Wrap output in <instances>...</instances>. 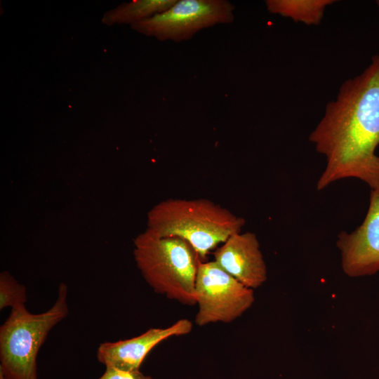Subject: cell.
<instances>
[{
    "instance_id": "obj_5",
    "label": "cell",
    "mask_w": 379,
    "mask_h": 379,
    "mask_svg": "<svg viewBox=\"0 0 379 379\" xmlns=\"http://www.w3.org/2000/svg\"><path fill=\"white\" fill-rule=\"evenodd\" d=\"M195 294L198 311L194 321L199 326L230 323L246 312L255 301L253 290L240 283L214 260L200 262Z\"/></svg>"
},
{
    "instance_id": "obj_13",
    "label": "cell",
    "mask_w": 379,
    "mask_h": 379,
    "mask_svg": "<svg viewBox=\"0 0 379 379\" xmlns=\"http://www.w3.org/2000/svg\"><path fill=\"white\" fill-rule=\"evenodd\" d=\"M98 379H154L150 375L143 374L140 370L126 371L114 367L107 366L102 375Z\"/></svg>"
},
{
    "instance_id": "obj_3",
    "label": "cell",
    "mask_w": 379,
    "mask_h": 379,
    "mask_svg": "<svg viewBox=\"0 0 379 379\" xmlns=\"http://www.w3.org/2000/svg\"><path fill=\"white\" fill-rule=\"evenodd\" d=\"M133 255L154 292L184 305L197 304L196 277L202 260L187 241L147 229L135 238Z\"/></svg>"
},
{
    "instance_id": "obj_1",
    "label": "cell",
    "mask_w": 379,
    "mask_h": 379,
    "mask_svg": "<svg viewBox=\"0 0 379 379\" xmlns=\"http://www.w3.org/2000/svg\"><path fill=\"white\" fill-rule=\"evenodd\" d=\"M309 140L326 161L317 182L319 191L345 178L379 188V54L342 84Z\"/></svg>"
},
{
    "instance_id": "obj_11",
    "label": "cell",
    "mask_w": 379,
    "mask_h": 379,
    "mask_svg": "<svg viewBox=\"0 0 379 379\" xmlns=\"http://www.w3.org/2000/svg\"><path fill=\"white\" fill-rule=\"evenodd\" d=\"M177 0H135L124 3L104 15L107 25L128 23L131 25L162 13L171 7Z\"/></svg>"
},
{
    "instance_id": "obj_12",
    "label": "cell",
    "mask_w": 379,
    "mask_h": 379,
    "mask_svg": "<svg viewBox=\"0 0 379 379\" xmlns=\"http://www.w3.org/2000/svg\"><path fill=\"white\" fill-rule=\"evenodd\" d=\"M27 302L26 287L19 284L9 272L0 274V310L25 305Z\"/></svg>"
},
{
    "instance_id": "obj_15",
    "label": "cell",
    "mask_w": 379,
    "mask_h": 379,
    "mask_svg": "<svg viewBox=\"0 0 379 379\" xmlns=\"http://www.w3.org/2000/svg\"><path fill=\"white\" fill-rule=\"evenodd\" d=\"M376 4H377L378 7L379 8V0L376 1Z\"/></svg>"
},
{
    "instance_id": "obj_14",
    "label": "cell",
    "mask_w": 379,
    "mask_h": 379,
    "mask_svg": "<svg viewBox=\"0 0 379 379\" xmlns=\"http://www.w3.org/2000/svg\"><path fill=\"white\" fill-rule=\"evenodd\" d=\"M0 379H5L4 375L1 373H0Z\"/></svg>"
},
{
    "instance_id": "obj_4",
    "label": "cell",
    "mask_w": 379,
    "mask_h": 379,
    "mask_svg": "<svg viewBox=\"0 0 379 379\" xmlns=\"http://www.w3.org/2000/svg\"><path fill=\"white\" fill-rule=\"evenodd\" d=\"M67 286L61 283L53 305L40 314L25 305L11 308L0 327V373L5 379H38L37 355L51 330L68 314Z\"/></svg>"
},
{
    "instance_id": "obj_2",
    "label": "cell",
    "mask_w": 379,
    "mask_h": 379,
    "mask_svg": "<svg viewBox=\"0 0 379 379\" xmlns=\"http://www.w3.org/2000/svg\"><path fill=\"white\" fill-rule=\"evenodd\" d=\"M245 220L207 199H168L147 214V229L163 237L187 241L205 260L231 235L240 232Z\"/></svg>"
},
{
    "instance_id": "obj_8",
    "label": "cell",
    "mask_w": 379,
    "mask_h": 379,
    "mask_svg": "<svg viewBox=\"0 0 379 379\" xmlns=\"http://www.w3.org/2000/svg\"><path fill=\"white\" fill-rule=\"evenodd\" d=\"M214 261L245 286L255 289L267 279V266L255 233L231 235L213 253Z\"/></svg>"
},
{
    "instance_id": "obj_6",
    "label": "cell",
    "mask_w": 379,
    "mask_h": 379,
    "mask_svg": "<svg viewBox=\"0 0 379 379\" xmlns=\"http://www.w3.org/2000/svg\"><path fill=\"white\" fill-rule=\"evenodd\" d=\"M234 6L227 0H177L166 11L131 25L159 40L180 42L203 29L234 20Z\"/></svg>"
},
{
    "instance_id": "obj_7",
    "label": "cell",
    "mask_w": 379,
    "mask_h": 379,
    "mask_svg": "<svg viewBox=\"0 0 379 379\" xmlns=\"http://www.w3.org/2000/svg\"><path fill=\"white\" fill-rule=\"evenodd\" d=\"M336 246L347 276L361 277L379 272V188L371 190L368 208L361 224L352 232H341Z\"/></svg>"
},
{
    "instance_id": "obj_9",
    "label": "cell",
    "mask_w": 379,
    "mask_h": 379,
    "mask_svg": "<svg viewBox=\"0 0 379 379\" xmlns=\"http://www.w3.org/2000/svg\"><path fill=\"white\" fill-rule=\"evenodd\" d=\"M192 327L191 321L181 319L167 328H151L129 339L104 342L98 347L97 359L105 367L140 370L145 357L155 346L169 338L190 333Z\"/></svg>"
},
{
    "instance_id": "obj_10",
    "label": "cell",
    "mask_w": 379,
    "mask_h": 379,
    "mask_svg": "<svg viewBox=\"0 0 379 379\" xmlns=\"http://www.w3.org/2000/svg\"><path fill=\"white\" fill-rule=\"evenodd\" d=\"M334 0H267V10L272 14L288 18L306 25H319L326 8Z\"/></svg>"
}]
</instances>
